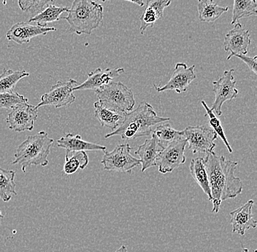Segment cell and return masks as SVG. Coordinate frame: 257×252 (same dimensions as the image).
<instances>
[{
    "mask_svg": "<svg viewBox=\"0 0 257 252\" xmlns=\"http://www.w3.org/2000/svg\"><path fill=\"white\" fill-rule=\"evenodd\" d=\"M204 163L211 193L212 212L218 213L223 201L235 198L243 189L242 180L234 175L238 163L226 160L224 156L217 155L215 152L206 154Z\"/></svg>",
    "mask_w": 257,
    "mask_h": 252,
    "instance_id": "6da1fadb",
    "label": "cell"
},
{
    "mask_svg": "<svg viewBox=\"0 0 257 252\" xmlns=\"http://www.w3.org/2000/svg\"><path fill=\"white\" fill-rule=\"evenodd\" d=\"M170 118L157 115L152 105L142 102L136 109L125 114L124 119L118 128L105 135L108 139L112 136H119L123 140L128 141L152 135L156 127L161 123H167Z\"/></svg>",
    "mask_w": 257,
    "mask_h": 252,
    "instance_id": "7a4b0ae2",
    "label": "cell"
},
{
    "mask_svg": "<svg viewBox=\"0 0 257 252\" xmlns=\"http://www.w3.org/2000/svg\"><path fill=\"white\" fill-rule=\"evenodd\" d=\"M54 142V139L44 131L27 136L26 140L18 147L12 164L21 165L24 173L27 167L47 166L49 163L48 157Z\"/></svg>",
    "mask_w": 257,
    "mask_h": 252,
    "instance_id": "3957f363",
    "label": "cell"
},
{
    "mask_svg": "<svg viewBox=\"0 0 257 252\" xmlns=\"http://www.w3.org/2000/svg\"><path fill=\"white\" fill-rule=\"evenodd\" d=\"M67 13L64 19L78 35H91L103 19V7L94 0H74Z\"/></svg>",
    "mask_w": 257,
    "mask_h": 252,
    "instance_id": "277c9868",
    "label": "cell"
},
{
    "mask_svg": "<svg viewBox=\"0 0 257 252\" xmlns=\"http://www.w3.org/2000/svg\"><path fill=\"white\" fill-rule=\"evenodd\" d=\"M95 94L98 101L103 105L123 113L133 110L136 105L133 91L120 81L110 82Z\"/></svg>",
    "mask_w": 257,
    "mask_h": 252,
    "instance_id": "5b68a950",
    "label": "cell"
},
{
    "mask_svg": "<svg viewBox=\"0 0 257 252\" xmlns=\"http://www.w3.org/2000/svg\"><path fill=\"white\" fill-rule=\"evenodd\" d=\"M132 148L128 143L118 144L111 152L104 151L101 163L104 170L118 173H130L141 164L140 159L131 154Z\"/></svg>",
    "mask_w": 257,
    "mask_h": 252,
    "instance_id": "8992f818",
    "label": "cell"
},
{
    "mask_svg": "<svg viewBox=\"0 0 257 252\" xmlns=\"http://www.w3.org/2000/svg\"><path fill=\"white\" fill-rule=\"evenodd\" d=\"M182 131L184 138L189 144V150L193 154L213 152L218 136L210 127L205 125L189 126Z\"/></svg>",
    "mask_w": 257,
    "mask_h": 252,
    "instance_id": "52a82bcc",
    "label": "cell"
},
{
    "mask_svg": "<svg viewBox=\"0 0 257 252\" xmlns=\"http://www.w3.org/2000/svg\"><path fill=\"white\" fill-rule=\"evenodd\" d=\"M78 85V81L72 78L64 82L59 80L48 93L41 96V101L36 106L37 108L43 106H53L56 109L69 107L75 101L73 88Z\"/></svg>",
    "mask_w": 257,
    "mask_h": 252,
    "instance_id": "ba28073f",
    "label": "cell"
},
{
    "mask_svg": "<svg viewBox=\"0 0 257 252\" xmlns=\"http://www.w3.org/2000/svg\"><path fill=\"white\" fill-rule=\"evenodd\" d=\"M186 142L184 138L174 141L165 147L159 154L157 166L159 171L163 174L173 172L186 162L185 155Z\"/></svg>",
    "mask_w": 257,
    "mask_h": 252,
    "instance_id": "9c48e42d",
    "label": "cell"
},
{
    "mask_svg": "<svg viewBox=\"0 0 257 252\" xmlns=\"http://www.w3.org/2000/svg\"><path fill=\"white\" fill-rule=\"evenodd\" d=\"M234 72L233 69L226 70L222 77L213 83L215 100L210 109L216 116L222 115V107L225 102L236 99L238 95V90L235 88Z\"/></svg>",
    "mask_w": 257,
    "mask_h": 252,
    "instance_id": "30bf717a",
    "label": "cell"
},
{
    "mask_svg": "<svg viewBox=\"0 0 257 252\" xmlns=\"http://www.w3.org/2000/svg\"><path fill=\"white\" fill-rule=\"evenodd\" d=\"M38 118V109L29 103L19 104L11 110L6 118L8 127L16 132L31 131Z\"/></svg>",
    "mask_w": 257,
    "mask_h": 252,
    "instance_id": "8fae6325",
    "label": "cell"
},
{
    "mask_svg": "<svg viewBox=\"0 0 257 252\" xmlns=\"http://www.w3.org/2000/svg\"><path fill=\"white\" fill-rule=\"evenodd\" d=\"M194 68V65L188 67L185 63H177L174 72L168 83L163 86L154 85V88L160 93L168 91H175L177 94L186 92L189 85L197 78Z\"/></svg>",
    "mask_w": 257,
    "mask_h": 252,
    "instance_id": "7c38bea8",
    "label": "cell"
},
{
    "mask_svg": "<svg viewBox=\"0 0 257 252\" xmlns=\"http://www.w3.org/2000/svg\"><path fill=\"white\" fill-rule=\"evenodd\" d=\"M250 43V32L245 30L241 24H236L234 28L225 35L224 50L226 52H230L226 60H230L234 55H246Z\"/></svg>",
    "mask_w": 257,
    "mask_h": 252,
    "instance_id": "4fadbf2b",
    "label": "cell"
},
{
    "mask_svg": "<svg viewBox=\"0 0 257 252\" xmlns=\"http://www.w3.org/2000/svg\"><path fill=\"white\" fill-rule=\"evenodd\" d=\"M124 72V69L119 68H106L102 70L101 68H96L94 71L88 74L87 80H85L81 84H78L73 88L75 91H97L98 90L103 88L104 86L113 81L115 78H118L122 73Z\"/></svg>",
    "mask_w": 257,
    "mask_h": 252,
    "instance_id": "5bb4252c",
    "label": "cell"
},
{
    "mask_svg": "<svg viewBox=\"0 0 257 252\" xmlns=\"http://www.w3.org/2000/svg\"><path fill=\"white\" fill-rule=\"evenodd\" d=\"M55 27H43L32 25L27 22L16 23L8 30L6 38L9 41H14L19 45L29 43L30 40L40 35H46L51 32H56Z\"/></svg>",
    "mask_w": 257,
    "mask_h": 252,
    "instance_id": "9a60e30c",
    "label": "cell"
},
{
    "mask_svg": "<svg viewBox=\"0 0 257 252\" xmlns=\"http://www.w3.org/2000/svg\"><path fill=\"white\" fill-rule=\"evenodd\" d=\"M253 200H249L240 208L231 211L230 223L232 226V232L240 235H245V232L250 228H256L257 222L253 219L252 208Z\"/></svg>",
    "mask_w": 257,
    "mask_h": 252,
    "instance_id": "2e32d148",
    "label": "cell"
},
{
    "mask_svg": "<svg viewBox=\"0 0 257 252\" xmlns=\"http://www.w3.org/2000/svg\"><path fill=\"white\" fill-rule=\"evenodd\" d=\"M152 135V138L146 139L144 144L140 145L135 152V154L139 156L142 172H145L152 167L157 166L159 154L164 149L156 136Z\"/></svg>",
    "mask_w": 257,
    "mask_h": 252,
    "instance_id": "e0dca14e",
    "label": "cell"
},
{
    "mask_svg": "<svg viewBox=\"0 0 257 252\" xmlns=\"http://www.w3.org/2000/svg\"><path fill=\"white\" fill-rule=\"evenodd\" d=\"M57 147L66 151L78 152V151H105L106 147L96 143L88 142L83 140L80 135L74 136L71 133H67L57 140Z\"/></svg>",
    "mask_w": 257,
    "mask_h": 252,
    "instance_id": "ac0fdd59",
    "label": "cell"
},
{
    "mask_svg": "<svg viewBox=\"0 0 257 252\" xmlns=\"http://www.w3.org/2000/svg\"><path fill=\"white\" fill-rule=\"evenodd\" d=\"M94 115L101 126L110 128L112 131L118 128L124 119L126 113L109 108L99 101L94 102Z\"/></svg>",
    "mask_w": 257,
    "mask_h": 252,
    "instance_id": "d6986e66",
    "label": "cell"
},
{
    "mask_svg": "<svg viewBox=\"0 0 257 252\" xmlns=\"http://www.w3.org/2000/svg\"><path fill=\"white\" fill-rule=\"evenodd\" d=\"M191 175L199 186L202 188L204 193L208 197L210 201L211 193H210V184H209L208 175L205 168L204 158L197 157L193 158L189 166Z\"/></svg>",
    "mask_w": 257,
    "mask_h": 252,
    "instance_id": "ffe728a7",
    "label": "cell"
},
{
    "mask_svg": "<svg viewBox=\"0 0 257 252\" xmlns=\"http://www.w3.org/2000/svg\"><path fill=\"white\" fill-rule=\"evenodd\" d=\"M199 19L200 22L212 23L229 11L228 7L218 6L213 0H198Z\"/></svg>",
    "mask_w": 257,
    "mask_h": 252,
    "instance_id": "44dd1931",
    "label": "cell"
},
{
    "mask_svg": "<svg viewBox=\"0 0 257 252\" xmlns=\"http://www.w3.org/2000/svg\"><path fill=\"white\" fill-rule=\"evenodd\" d=\"M88 164V156L84 151H66L63 171L67 175L74 174L79 169L83 170Z\"/></svg>",
    "mask_w": 257,
    "mask_h": 252,
    "instance_id": "7402d4cb",
    "label": "cell"
},
{
    "mask_svg": "<svg viewBox=\"0 0 257 252\" xmlns=\"http://www.w3.org/2000/svg\"><path fill=\"white\" fill-rule=\"evenodd\" d=\"M15 176L14 170L4 169L0 167V199L6 203L9 202L14 195H17Z\"/></svg>",
    "mask_w": 257,
    "mask_h": 252,
    "instance_id": "603a6c76",
    "label": "cell"
},
{
    "mask_svg": "<svg viewBox=\"0 0 257 252\" xmlns=\"http://www.w3.org/2000/svg\"><path fill=\"white\" fill-rule=\"evenodd\" d=\"M70 8L67 7H57L49 5L47 8L30 19V23H35L40 27H47L48 23L57 22L64 12H68Z\"/></svg>",
    "mask_w": 257,
    "mask_h": 252,
    "instance_id": "cb8c5ba5",
    "label": "cell"
},
{
    "mask_svg": "<svg viewBox=\"0 0 257 252\" xmlns=\"http://www.w3.org/2000/svg\"><path fill=\"white\" fill-rule=\"evenodd\" d=\"M30 76V73L22 71H14L12 70H3L0 75V94L14 92L16 85L21 80Z\"/></svg>",
    "mask_w": 257,
    "mask_h": 252,
    "instance_id": "d4e9b609",
    "label": "cell"
},
{
    "mask_svg": "<svg viewBox=\"0 0 257 252\" xmlns=\"http://www.w3.org/2000/svg\"><path fill=\"white\" fill-rule=\"evenodd\" d=\"M152 134L156 136L163 148L170 143L184 138L183 131L174 129L170 124L165 123H161L156 127Z\"/></svg>",
    "mask_w": 257,
    "mask_h": 252,
    "instance_id": "484cf974",
    "label": "cell"
},
{
    "mask_svg": "<svg viewBox=\"0 0 257 252\" xmlns=\"http://www.w3.org/2000/svg\"><path fill=\"white\" fill-rule=\"evenodd\" d=\"M256 0H234L231 24L234 25L241 19L256 16Z\"/></svg>",
    "mask_w": 257,
    "mask_h": 252,
    "instance_id": "4316f807",
    "label": "cell"
},
{
    "mask_svg": "<svg viewBox=\"0 0 257 252\" xmlns=\"http://www.w3.org/2000/svg\"><path fill=\"white\" fill-rule=\"evenodd\" d=\"M201 104H202L204 109L206 111L205 116L208 117L209 126H210L209 127L216 133L217 136L221 138V140L224 143L225 146H226L229 153H232V147H231L230 144L228 142L227 138H226V135H225L224 128L221 126V121H220L219 119L216 116V114L213 112V110L207 105L205 101H202Z\"/></svg>",
    "mask_w": 257,
    "mask_h": 252,
    "instance_id": "83f0119b",
    "label": "cell"
},
{
    "mask_svg": "<svg viewBox=\"0 0 257 252\" xmlns=\"http://www.w3.org/2000/svg\"><path fill=\"white\" fill-rule=\"evenodd\" d=\"M28 102L29 99L27 98L15 91L0 94V108L12 110L19 104Z\"/></svg>",
    "mask_w": 257,
    "mask_h": 252,
    "instance_id": "f1b7e54d",
    "label": "cell"
},
{
    "mask_svg": "<svg viewBox=\"0 0 257 252\" xmlns=\"http://www.w3.org/2000/svg\"><path fill=\"white\" fill-rule=\"evenodd\" d=\"M19 8L23 12H41L54 0H17Z\"/></svg>",
    "mask_w": 257,
    "mask_h": 252,
    "instance_id": "f546056e",
    "label": "cell"
},
{
    "mask_svg": "<svg viewBox=\"0 0 257 252\" xmlns=\"http://www.w3.org/2000/svg\"><path fill=\"white\" fill-rule=\"evenodd\" d=\"M171 4V0H148L146 8H150L157 14L159 19L163 18L164 10Z\"/></svg>",
    "mask_w": 257,
    "mask_h": 252,
    "instance_id": "4dcf8cb0",
    "label": "cell"
},
{
    "mask_svg": "<svg viewBox=\"0 0 257 252\" xmlns=\"http://www.w3.org/2000/svg\"><path fill=\"white\" fill-rule=\"evenodd\" d=\"M234 57L238 58L242 62L248 66L250 71L253 72L255 75H257V68H256V59L257 56H255L253 57H248L246 55H234Z\"/></svg>",
    "mask_w": 257,
    "mask_h": 252,
    "instance_id": "1f68e13d",
    "label": "cell"
},
{
    "mask_svg": "<svg viewBox=\"0 0 257 252\" xmlns=\"http://www.w3.org/2000/svg\"><path fill=\"white\" fill-rule=\"evenodd\" d=\"M126 1L135 3V4H137L138 6H141V7H143V6H145L144 0H126Z\"/></svg>",
    "mask_w": 257,
    "mask_h": 252,
    "instance_id": "d6a6232c",
    "label": "cell"
},
{
    "mask_svg": "<svg viewBox=\"0 0 257 252\" xmlns=\"http://www.w3.org/2000/svg\"><path fill=\"white\" fill-rule=\"evenodd\" d=\"M115 252H127V248H126V245H123Z\"/></svg>",
    "mask_w": 257,
    "mask_h": 252,
    "instance_id": "836d02e7",
    "label": "cell"
},
{
    "mask_svg": "<svg viewBox=\"0 0 257 252\" xmlns=\"http://www.w3.org/2000/svg\"><path fill=\"white\" fill-rule=\"evenodd\" d=\"M3 218H4V215H3L2 211H0V219H3Z\"/></svg>",
    "mask_w": 257,
    "mask_h": 252,
    "instance_id": "e575fe53",
    "label": "cell"
},
{
    "mask_svg": "<svg viewBox=\"0 0 257 252\" xmlns=\"http://www.w3.org/2000/svg\"><path fill=\"white\" fill-rule=\"evenodd\" d=\"M3 4L6 6L7 4V0H3Z\"/></svg>",
    "mask_w": 257,
    "mask_h": 252,
    "instance_id": "d590c367",
    "label": "cell"
},
{
    "mask_svg": "<svg viewBox=\"0 0 257 252\" xmlns=\"http://www.w3.org/2000/svg\"><path fill=\"white\" fill-rule=\"evenodd\" d=\"M242 252H248V248H244Z\"/></svg>",
    "mask_w": 257,
    "mask_h": 252,
    "instance_id": "8d00e7d4",
    "label": "cell"
},
{
    "mask_svg": "<svg viewBox=\"0 0 257 252\" xmlns=\"http://www.w3.org/2000/svg\"><path fill=\"white\" fill-rule=\"evenodd\" d=\"M99 1H101L102 2V3H104V2L110 1V0H99Z\"/></svg>",
    "mask_w": 257,
    "mask_h": 252,
    "instance_id": "74e56055",
    "label": "cell"
},
{
    "mask_svg": "<svg viewBox=\"0 0 257 252\" xmlns=\"http://www.w3.org/2000/svg\"><path fill=\"white\" fill-rule=\"evenodd\" d=\"M253 252H256V250H254V251H253Z\"/></svg>",
    "mask_w": 257,
    "mask_h": 252,
    "instance_id": "f35d334b",
    "label": "cell"
}]
</instances>
